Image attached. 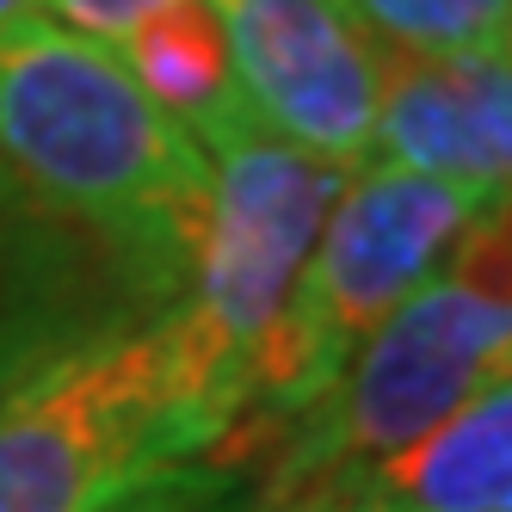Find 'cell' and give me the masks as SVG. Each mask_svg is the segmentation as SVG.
<instances>
[{
	"label": "cell",
	"mask_w": 512,
	"mask_h": 512,
	"mask_svg": "<svg viewBox=\"0 0 512 512\" xmlns=\"http://www.w3.org/2000/svg\"><path fill=\"white\" fill-rule=\"evenodd\" d=\"M229 438L179 315L81 340L0 395V512H112Z\"/></svg>",
	"instance_id": "7a4b0ae2"
},
{
	"label": "cell",
	"mask_w": 512,
	"mask_h": 512,
	"mask_svg": "<svg viewBox=\"0 0 512 512\" xmlns=\"http://www.w3.org/2000/svg\"><path fill=\"white\" fill-rule=\"evenodd\" d=\"M198 149L210 161V210L192 290L173 315L186 327L192 358L204 364L216 401H223L229 432H241L253 408L260 352L352 167L284 149L278 136L253 130L247 118L204 130Z\"/></svg>",
	"instance_id": "5b68a950"
},
{
	"label": "cell",
	"mask_w": 512,
	"mask_h": 512,
	"mask_svg": "<svg viewBox=\"0 0 512 512\" xmlns=\"http://www.w3.org/2000/svg\"><path fill=\"white\" fill-rule=\"evenodd\" d=\"M0 192H13V179H7V173H0Z\"/></svg>",
	"instance_id": "9a60e30c"
},
{
	"label": "cell",
	"mask_w": 512,
	"mask_h": 512,
	"mask_svg": "<svg viewBox=\"0 0 512 512\" xmlns=\"http://www.w3.org/2000/svg\"><path fill=\"white\" fill-rule=\"evenodd\" d=\"M512 364V198L475 223L445 272L426 278L346 371L297 414H284V445L253 482V512H284L327 482L377 469L408 451L451 408Z\"/></svg>",
	"instance_id": "3957f363"
},
{
	"label": "cell",
	"mask_w": 512,
	"mask_h": 512,
	"mask_svg": "<svg viewBox=\"0 0 512 512\" xmlns=\"http://www.w3.org/2000/svg\"><path fill=\"white\" fill-rule=\"evenodd\" d=\"M284 512H512V364L408 451Z\"/></svg>",
	"instance_id": "9c48e42d"
},
{
	"label": "cell",
	"mask_w": 512,
	"mask_h": 512,
	"mask_svg": "<svg viewBox=\"0 0 512 512\" xmlns=\"http://www.w3.org/2000/svg\"><path fill=\"white\" fill-rule=\"evenodd\" d=\"M216 25L253 130L334 167L371 161L383 50L334 0H216Z\"/></svg>",
	"instance_id": "8992f818"
},
{
	"label": "cell",
	"mask_w": 512,
	"mask_h": 512,
	"mask_svg": "<svg viewBox=\"0 0 512 512\" xmlns=\"http://www.w3.org/2000/svg\"><path fill=\"white\" fill-rule=\"evenodd\" d=\"M173 303L105 241L62 223L19 186L0 192V395L56 352Z\"/></svg>",
	"instance_id": "52a82bcc"
},
{
	"label": "cell",
	"mask_w": 512,
	"mask_h": 512,
	"mask_svg": "<svg viewBox=\"0 0 512 512\" xmlns=\"http://www.w3.org/2000/svg\"><path fill=\"white\" fill-rule=\"evenodd\" d=\"M124 68L142 81L161 112L173 124H186L192 136L247 118L235 99V75H229V50H223V25H216V0H192L173 7L167 19H155L149 31L118 50Z\"/></svg>",
	"instance_id": "30bf717a"
},
{
	"label": "cell",
	"mask_w": 512,
	"mask_h": 512,
	"mask_svg": "<svg viewBox=\"0 0 512 512\" xmlns=\"http://www.w3.org/2000/svg\"><path fill=\"white\" fill-rule=\"evenodd\" d=\"M506 62H512V31H506Z\"/></svg>",
	"instance_id": "2e32d148"
},
{
	"label": "cell",
	"mask_w": 512,
	"mask_h": 512,
	"mask_svg": "<svg viewBox=\"0 0 512 512\" xmlns=\"http://www.w3.org/2000/svg\"><path fill=\"white\" fill-rule=\"evenodd\" d=\"M0 173L62 223L105 241L179 309L192 290L210 161L142 93L118 50L50 19L0 31Z\"/></svg>",
	"instance_id": "6da1fadb"
},
{
	"label": "cell",
	"mask_w": 512,
	"mask_h": 512,
	"mask_svg": "<svg viewBox=\"0 0 512 512\" xmlns=\"http://www.w3.org/2000/svg\"><path fill=\"white\" fill-rule=\"evenodd\" d=\"M112 512H253V482L235 463H179L161 482H149L142 494H130Z\"/></svg>",
	"instance_id": "7c38bea8"
},
{
	"label": "cell",
	"mask_w": 512,
	"mask_h": 512,
	"mask_svg": "<svg viewBox=\"0 0 512 512\" xmlns=\"http://www.w3.org/2000/svg\"><path fill=\"white\" fill-rule=\"evenodd\" d=\"M173 7H192V0H44V19L99 50H124L136 31H149Z\"/></svg>",
	"instance_id": "4fadbf2b"
},
{
	"label": "cell",
	"mask_w": 512,
	"mask_h": 512,
	"mask_svg": "<svg viewBox=\"0 0 512 512\" xmlns=\"http://www.w3.org/2000/svg\"><path fill=\"white\" fill-rule=\"evenodd\" d=\"M500 198L469 186H445L389 161H364L340 186L334 210L290 284V303L253 371L247 414H297L346 371V358L414 297L426 278L445 272L457 241L482 223Z\"/></svg>",
	"instance_id": "277c9868"
},
{
	"label": "cell",
	"mask_w": 512,
	"mask_h": 512,
	"mask_svg": "<svg viewBox=\"0 0 512 512\" xmlns=\"http://www.w3.org/2000/svg\"><path fill=\"white\" fill-rule=\"evenodd\" d=\"M371 161L408 167L482 198H512V62L475 56H389Z\"/></svg>",
	"instance_id": "ba28073f"
},
{
	"label": "cell",
	"mask_w": 512,
	"mask_h": 512,
	"mask_svg": "<svg viewBox=\"0 0 512 512\" xmlns=\"http://www.w3.org/2000/svg\"><path fill=\"white\" fill-rule=\"evenodd\" d=\"M31 19H44V0H0V31L31 25Z\"/></svg>",
	"instance_id": "5bb4252c"
},
{
	"label": "cell",
	"mask_w": 512,
	"mask_h": 512,
	"mask_svg": "<svg viewBox=\"0 0 512 512\" xmlns=\"http://www.w3.org/2000/svg\"><path fill=\"white\" fill-rule=\"evenodd\" d=\"M389 56H475L506 50L512 0H334Z\"/></svg>",
	"instance_id": "8fae6325"
}]
</instances>
